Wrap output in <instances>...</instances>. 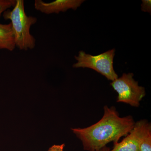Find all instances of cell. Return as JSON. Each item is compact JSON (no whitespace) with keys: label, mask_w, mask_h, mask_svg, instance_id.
<instances>
[{"label":"cell","mask_w":151,"mask_h":151,"mask_svg":"<svg viewBox=\"0 0 151 151\" xmlns=\"http://www.w3.org/2000/svg\"><path fill=\"white\" fill-rule=\"evenodd\" d=\"M104 114L99 122L86 128L71 129L81 140L85 150H98L108 143L118 142L134 127L135 122L131 116L121 117L115 107H104Z\"/></svg>","instance_id":"obj_1"},{"label":"cell","mask_w":151,"mask_h":151,"mask_svg":"<svg viewBox=\"0 0 151 151\" xmlns=\"http://www.w3.org/2000/svg\"><path fill=\"white\" fill-rule=\"evenodd\" d=\"M3 17L5 19L11 21L16 47L24 50L33 49L35 47V39L31 34L30 29L36 23L37 19L26 14L23 0H16L13 9L4 12Z\"/></svg>","instance_id":"obj_2"},{"label":"cell","mask_w":151,"mask_h":151,"mask_svg":"<svg viewBox=\"0 0 151 151\" xmlns=\"http://www.w3.org/2000/svg\"><path fill=\"white\" fill-rule=\"evenodd\" d=\"M115 51V49H112L97 55L79 51L78 55L75 56L77 62L73 64V67L91 68L104 76L108 80L114 81L119 78L113 67Z\"/></svg>","instance_id":"obj_3"},{"label":"cell","mask_w":151,"mask_h":151,"mask_svg":"<svg viewBox=\"0 0 151 151\" xmlns=\"http://www.w3.org/2000/svg\"><path fill=\"white\" fill-rule=\"evenodd\" d=\"M133 77L132 73H124L121 77L112 81L111 85L118 93L117 102L138 107L145 96V89L139 86Z\"/></svg>","instance_id":"obj_4"},{"label":"cell","mask_w":151,"mask_h":151,"mask_svg":"<svg viewBox=\"0 0 151 151\" xmlns=\"http://www.w3.org/2000/svg\"><path fill=\"white\" fill-rule=\"evenodd\" d=\"M150 124L147 120H141L135 123L129 133L120 142L114 143L111 151H140L141 138Z\"/></svg>","instance_id":"obj_5"},{"label":"cell","mask_w":151,"mask_h":151,"mask_svg":"<svg viewBox=\"0 0 151 151\" xmlns=\"http://www.w3.org/2000/svg\"><path fill=\"white\" fill-rule=\"evenodd\" d=\"M84 1V0H56L46 3L42 0H35V7L37 10L47 14H59L70 9L76 10Z\"/></svg>","instance_id":"obj_6"},{"label":"cell","mask_w":151,"mask_h":151,"mask_svg":"<svg viewBox=\"0 0 151 151\" xmlns=\"http://www.w3.org/2000/svg\"><path fill=\"white\" fill-rule=\"evenodd\" d=\"M16 47L12 25L0 24V49L12 51Z\"/></svg>","instance_id":"obj_7"},{"label":"cell","mask_w":151,"mask_h":151,"mask_svg":"<svg viewBox=\"0 0 151 151\" xmlns=\"http://www.w3.org/2000/svg\"><path fill=\"white\" fill-rule=\"evenodd\" d=\"M140 151H151V125L150 124L141 138L139 145Z\"/></svg>","instance_id":"obj_8"},{"label":"cell","mask_w":151,"mask_h":151,"mask_svg":"<svg viewBox=\"0 0 151 151\" xmlns=\"http://www.w3.org/2000/svg\"><path fill=\"white\" fill-rule=\"evenodd\" d=\"M16 0H0V18L2 14L9 9L14 7Z\"/></svg>","instance_id":"obj_9"},{"label":"cell","mask_w":151,"mask_h":151,"mask_svg":"<svg viewBox=\"0 0 151 151\" xmlns=\"http://www.w3.org/2000/svg\"><path fill=\"white\" fill-rule=\"evenodd\" d=\"M142 10L144 12H147L149 13H151V0H143L142 1Z\"/></svg>","instance_id":"obj_10"},{"label":"cell","mask_w":151,"mask_h":151,"mask_svg":"<svg viewBox=\"0 0 151 151\" xmlns=\"http://www.w3.org/2000/svg\"><path fill=\"white\" fill-rule=\"evenodd\" d=\"M65 144L61 145H54L50 147L47 151H63Z\"/></svg>","instance_id":"obj_11"},{"label":"cell","mask_w":151,"mask_h":151,"mask_svg":"<svg viewBox=\"0 0 151 151\" xmlns=\"http://www.w3.org/2000/svg\"><path fill=\"white\" fill-rule=\"evenodd\" d=\"M94 151H111V150H110V148H108V147L106 146V147H104L100 149V150Z\"/></svg>","instance_id":"obj_12"}]
</instances>
